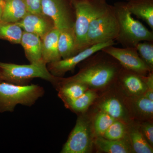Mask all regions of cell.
Listing matches in <instances>:
<instances>
[{"label": "cell", "instance_id": "d6a6232c", "mask_svg": "<svg viewBox=\"0 0 153 153\" xmlns=\"http://www.w3.org/2000/svg\"><path fill=\"white\" fill-rule=\"evenodd\" d=\"M4 3V1H3V0H0V6L3 5Z\"/></svg>", "mask_w": 153, "mask_h": 153}, {"label": "cell", "instance_id": "603a6c76", "mask_svg": "<svg viewBox=\"0 0 153 153\" xmlns=\"http://www.w3.org/2000/svg\"><path fill=\"white\" fill-rule=\"evenodd\" d=\"M133 151L137 153H152L153 148L138 129H134L130 134Z\"/></svg>", "mask_w": 153, "mask_h": 153}, {"label": "cell", "instance_id": "30bf717a", "mask_svg": "<svg viewBox=\"0 0 153 153\" xmlns=\"http://www.w3.org/2000/svg\"><path fill=\"white\" fill-rule=\"evenodd\" d=\"M115 41L95 44L83 51L66 59L49 63V71L55 76H62L66 72L73 70L76 65L85 60L96 52L101 50L107 46L114 45Z\"/></svg>", "mask_w": 153, "mask_h": 153}, {"label": "cell", "instance_id": "e0dca14e", "mask_svg": "<svg viewBox=\"0 0 153 153\" xmlns=\"http://www.w3.org/2000/svg\"><path fill=\"white\" fill-rule=\"evenodd\" d=\"M58 50L62 59H66L78 53L73 27L60 30L58 42Z\"/></svg>", "mask_w": 153, "mask_h": 153}, {"label": "cell", "instance_id": "9c48e42d", "mask_svg": "<svg viewBox=\"0 0 153 153\" xmlns=\"http://www.w3.org/2000/svg\"><path fill=\"white\" fill-rule=\"evenodd\" d=\"M107 46L101 50L112 56L125 69L143 76L152 71L140 58L135 47L118 48Z\"/></svg>", "mask_w": 153, "mask_h": 153}, {"label": "cell", "instance_id": "44dd1931", "mask_svg": "<svg viewBox=\"0 0 153 153\" xmlns=\"http://www.w3.org/2000/svg\"><path fill=\"white\" fill-rule=\"evenodd\" d=\"M16 23L0 22V38L14 44H20L23 31Z\"/></svg>", "mask_w": 153, "mask_h": 153}, {"label": "cell", "instance_id": "ac0fdd59", "mask_svg": "<svg viewBox=\"0 0 153 153\" xmlns=\"http://www.w3.org/2000/svg\"><path fill=\"white\" fill-rule=\"evenodd\" d=\"M94 143L100 150L105 153H129L133 151L128 142L124 138L110 140L102 136H97Z\"/></svg>", "mask_w": 153, "mask_h": 153}, {"label": "cell", "instance_id": "f1b7e54d", "mask_svg": "<svg viewBox=\"0 0 153 153\" xmlns=\"http://www.w3.org/2000/svg\"><path fill=\"white\" fill-rule=\"evenodd\" d=\"M141 132L149 143L152 146L153 145V126L152 124L145 123L142 126Z\"/></svg>", "mask_w": 153, "mask_h": 153}, {"label": "cell", "instance_id": "7c38bea8", "mask_svg": "<svg viewBox=\"0 0 153 153\" xmlns=\"http://www.w3.org/2000/svg\"><path fill=\"white\" fill-rule=\"evenodd\" d=\"M60 33V30L54 27L41 39L42 59L46 64L61 59L58 46Z\"/></svg>", "mask_w": 153, "mask_h": 153}, {"label": "cell", "instance_id": "d6986e66", "mask_svg": "<svg viewBox=\"0 0 153 153\" xmlns=\"http://www.w3.org/2000/svg\"><path fill=\"white\" fill-rule=\"evenodd\" d=\"M56 89L58 96L64 102L78 98L88 90V87L78 82H70L60 84Z\"/></svg>", "mask_w": 153, "mask_h": 153}, {"label": "cell", "instance_id": "3957f363", "mask_svg": "<svg viewBox=\"0 0 153 153\" xmlns=\"http://www.w3.org/2000/svg\"><path fill=\"white\" fill-rule=\"evenodd\" d=\"M113 6L119 25L118 35L115 41L123 47H135L142 41H153L152 31L132 17L126 2H118Z\"/></svg>", "mask_w": 153, "mask_h": 153}, {"label": "cell", "instance_id": "7a4b0ae2", "mask_svg": "<svg viewBox=\"0 0 153 153\" xmlns=\"http://www.w3.org/2000/svg\"><path fill=\"white\" fill-rule=\"evenodd\" d=\"M118 33V22L114 7L107 4L106 0H100L89 25L88 47L115 41Z\"/></svg>", "mask_w": 153, "mask_h": 153}, {"label": "cell", "instance_id": "5b68a950", "mask_svg": "<svg viewBox=\"0 0 153 153\" xmlns=\"http://www.w3.org/2000/svg\"><path fill=\"white\" fill-rule=\"evenodd\" d=\"M44 61L28 65H19L0 62V72L3 81L17 84H29L30 80L40 78L51 82L56 87L60 77L52 75Z\"/></svg>", "mask_w": 153, "mask_h": 153}, {"label": "cell", "instance_id": "ffe728a7", "mask_svg": "<svg viewBox=\"0 0 153 153\" xmlns=\"http://www.w3.org/2000/svg\"><path fill=\"white\" fill-rule=\"evenodd\" d=\"M97 97L93 91L88 90L78 98L63 102L65 106L75 112H84Z\"/></svg>", "mask_w": 153, "mask_h": 153}, {"label": "cell", "instance_id": "4316f807", "mask_svg": "<svg viewBox=\"0 0 153 153\" xmlns=\"http://www.w3.org/2000/svg\"><path fill=\"white\" fill-rule=\"evenodd\" d=\"M134 101L136 108L140 114L144 116L152 117L153 114V101L143 95L139 96Z\"/></svg>", "mask_w": 153, "mask_h": 153}, {"label": "cell", "instance_id": "836d02e7", "mask_svg": "<svg viewBox=\"0 0 153 153\" xmlns=\"http://www.w3.org/2000/svg\"><path fill=\"white\" fill-rule=\"evenodd\" d=\"M128 1H129V0H127Z\"/></svg>", "mask_w": 153, "mask_h": 153}, {"label": "cell", "instance_id": "6da1fadb", "mask_svg": "<svg viewBox=\"0 0 153 153\" xmlns=\"http://www.w3.org/2000/svg\"><path fill=\"white\" fill-rule=\"evenodd\" d=\"M111 56L102 50L90 57L91 61L80 69L78 73L67 78H60L55 88L60 84L76 82L88 87L101 88L108 85L119 76L121 69L118 63L109 60Z\"/></svg>", "mask_w": 153, "mask_h": 153}, {"label": "cell", "instance_id": "83f0119b", "mask_svg": "<svg viewBox=\"0 0 153 153\" xmlns=\"http://www.w3.org/2000/svg\"><path fill=\"white\" fill-rule=\"evenodd\" d=\"M28 12L32 13L42 14L41 0H24Z\"/></svg>", "mask_w": 153, "mask_h": 153}, {"label": "cell", "instance_id": "cb8c5ba5", "mask_svg": "<svg viewBox=\"0 0 153 153\" xmlns=\"http://www.w3.org/2000/svg\"><path fill=\"white\" fill-rule=\"evenodd\" d=\"M135 48L142 60L153 71V41H142L137 44Z\"/></svg>", "mask_w": 153, "mask_h": 153}, {"label": "cell", "instance_id": "f546056e", "mask_svg": "<svg viewBox=\"0 0 153 153\" xmlns=\"http://www.w3.org/2000/svg\"><path fill=\"white\" fill-rule=\"evenodd\" d=\"M71 2L73 4H74V3L78 2L81 1H85V0H70Z\"/></svg>", "mask_w": 153, "mask_h": 153}, {"label": "cell", "instance_id": "5bb4252c", "mask_svg": "<svg viewBox=\"0 0 153 153\" xmlns=\"http://www.w3.org/2000/svg\"><path fill=\"white\" fill-rule=\"evenodd\" d=\"M28 13L24 0H5L0 22L16 23L23 19Z\"/></svg>", "mask_w": 153, "mask_h": 153}, {"label": "cell", "instance_id": "ba28073f", "mask_svg": "<svg viewBox=\"0 0 153 153\" xmlns=\"http://www.w3.org/2000/svg\"><path fill=\"white\" fill-rule=\"evenodd\" d=\"M92 146L89 123L84 118L79 117L60 153H89L92 149Z\"/></svg>", "mask_w": 153, "mask_h": 153}, {"label": "cell", "instance_id": "4fadbf2b", "mask_svg": "<svg viewBox=\"0 0 153 153\" xmlns=\"http://www.w3.org/2000/svg\"><path fill=\"white\" fill-rule=\"evenodd\" d=\"M20 44L30 63L44 61L42 56V41L39 36L23 31Z\"/></svg>", "mask_w": 153, "mask_h": 153}, {"label": "cell", "instance_id": "8992f818", "mask_svg": "<svg viewBox=\"0 0 153 153\" xmlns=\"http://www.w3.org/2000/svg\"><path fill=\"white\" fill-rule=\"evenodd\" d=\"M100 0H85L74 3L75 21L74 29L78 53L88 48L87 36L91 21Z\"/></svg>", "mask_w": 153, "mask_h": 153}, {"label": "cell", "instance_id": "2e32d148", "mask_svg": "<svg viewBox=\"0 0 153 153\" xmlns=\"http://www.w3.org/2000/svg\"><path fill=\"white\" fill-rule=\"evenodd\" d=\"M126 89L134 95H143L147 90V86L143 79V76L129 71L123 68L119 74Z\"/></svg>", "mask_w": 153, "mask_h": 153}, {"label": "cell", "instance_id": "277c9868", "mask_svg": "<svg viewBox=\"0 0 153 153\" xmlns=\"http://www.w3.org/2000/svg\"><path fill=\"white\" fill-rule=\"evenodd\" d=\"M44 94V88L36 84L20 85L0 82V112H13L18 105L32 106Z\"/></svg>", "mask_w": 153, "mask_h": 153}, {"label": "cell", "instance_id": "484cf974", "mask_svg": "<svg viewBox=\"0 0 153 153\" xmlns=\"http://www.w3.org/2000/svg\"><path fill=\"white\" fill-rule=\"evenodd\" d=\"M126 134L125 125L116 120L106 130L102 137L107 139L119 140L125 138Z\"/></svg>", "mask_w": 153, "mask_h": 153}, {"label": "cell", "instance_id": "8fae6325", "mask_svg": "<svg viewBox=\"0 0 153 153\" xmlns=\"http://www.w3.org/2000/svg\"><path fill=\"white\" fill-rule=\"evenodd\" d=\"M43 14L29 13L21 21L16 24L21 27L24 31L33 33L42 39L52 28L53 23L49 22Z\"/></svg>", "mask_w": 153, "mask_h": 153}, {"label": "cell", "instance_id": "52a82bcc", "mask_svg": "<svg viewBox=\"0 0 153 153\" xmlns=\"http://www.w3.org/2000/svg\"><path fill=\"white\" fill-rule=\"evenodd\" d=\"M41 11L60 31L74 27L75 13H72L68 0H41Z\"/></svg>", "mask_w": 153, "mask_h": 153}, {"label": "cell", "instance_id": "1f68e13d", "mask_svg": "<svg viewBox=\"0 0 153 153\" xmlns=\"http://www.w3.org/2000/svg\"><path fill=\"white\" fill-rule=\"evenodd\" d=\"M3 81L2 76L0 72V82Z\"/></svg>", "mask_w": 153, "mask_h": 153}, {"label": "cell", "instance_id": "d4e9b609", "mask_svg": "<svg viewBox=\"0 0 153 153\" xmlns=\"http://www.w3.org/2000/svg\"><path fill=\"white\" fill-rule=\"evenodd\" d=\"M117 119L104 111L99 113L95 118L94 130L97 136H103L106 130Z\"/></svg>", "mask_w": 153, "mask_h": 153}, {"label": "cell", "instance_id": "9a60e30c", "mask_svg": "<svg viewBox=\"0 0 153 153\" xmlns=\"http://www.w3.org/2000/svg\"><path fill=\"white\" fill-rule=\"evenodd\" d=\"M126 5L132 15L144 21L153 30V0H129Z\"/></svg>", "mask_w": 153, "mask_h": 153}, {"label": "cell", "instance_id": "7402d4cb", "mask_svg": "<svg viewBox=\"0 0 153 153\" xmlns=\"http://www.w3.org/2000/svg\"><path fill=\"white\" fill-rule=\"evenodd\" d=\"M99 108L101 111L106 113L117 120L122 118L124 115L123 105L118 100L114 97L107 99L102 102Z\"/></svg>", "mask_w": 153, "mask_h": 153}, {"label": "cell", "instance_id": "4dcf8cb0", "mask_svg": "<svg viewBox=\"0 0 153 153\" xmlns=\"http://www.w3.org/2000/svg\"><path fill=\"white\" fill-rule=\"evenodd\" d=\"M3 5L0 6V20L1 17L2 13Z\"/></svg>", "mask_w": 153, "mask_h": 153}]
</instances>
